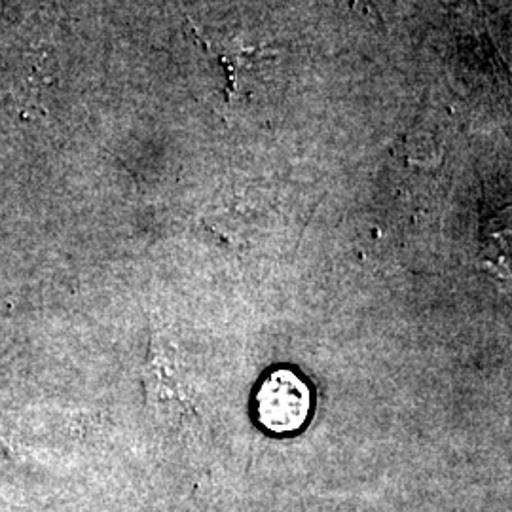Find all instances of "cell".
Instances as JSON below:
<instances>
[{
  "label": "cell",
  "mask_w": 512,
  "mask_h": 512,
  "mask_svg": "<svg viewBox=\"0 0 512 512\" xmlns=\"http://www.w3.org/2000/svg\"><path fill=\"white\" fill-rule=\"evenodd\" d=\"M310 389L291 370H275L256 395L258 420L274 433L300 429L310 414Z\"/></svg>",
  "instance_id": "cell-1"
}]
</instances>
